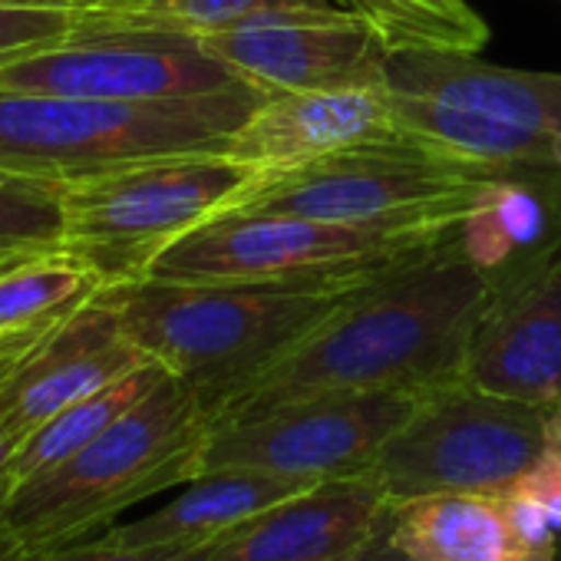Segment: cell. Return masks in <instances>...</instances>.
I'll use <instances>...</instances> for the list:
<instances>
[{"label":"cell","mask_w":561,"mask_h":561,"mask_svg":"<svg viewBox=\"0 0 561 561\" xmlns=\"http://www.w3.org/2000/svg\"><path fill=\"white\" fill-rule=\"evenodd\" d=\"M489 301L492 285L449 238L423 261L360 288L215 423L324 393L403 390L423 397L456 383Z\"/></svg>","instance_id":"cell-1"},{"label":"cell","mask_w":561,"mask_h":561,"mask_svg":"<svg viewBox=\"0 0 561 561\" xmlns=\"http://www.w3.org/2000/svg\"><path fill=\"white\" fill-rule=\"evenodd\" d=\"M357 291L179 285L139 277L106 285L96 298L119 314L136 347L195 393L211 426L267 367L298 347Z\"/></svg>","instance_id":"cell-2"},{"label":"cell","mask_w":561,"mask_h":561,"mask_svg":"<svg viewBox=\"0 0 561 561\" xmlns=\"http://www.w3.org/2000/svg\"><path fill=\"white\" fill-rule=\"evenodd\" d=\"M459 221H324L225 208L172 241L146 277L179 285L357 291L443 248Z\"/></svg>","instance_id":"cell-3"},{"label":"cell","mask_w":561,"mask_h":561,"mask_svg":"<svg viewBox=\"0 0 561 561\" xmlns=\"http://www.w3.org/2000/svg\"><path fill=\"white\" fill-rule=\"evenodd\" d=\"M271 100L241 87L179 100H77L0 90V169L77 182L119 165L225 152L234 133Z\"/></svg>","instance_id":"cell-4"},{"label":"cell","mask_w":561,"mask_h":561,"mask_svg":"<svg viewBox=\"0 0 561 561\" xmlns=\"http://www.w3.org/2000/svg\"><path fill=\"white\" fill-rule=\"evenodd\" d=\"M205 433L195 393L169 374L77 456L14 485L8 518L27 554L90 541L129 505L192 482Z\"/></svg>","instance_id":"cell-5"},{"label":"cell","mask_w":561,"mask_h":561,"mask_svg":"<svg viewBox=\"0 0 561 561\" xmlns=\"http://www.w3.org/2000/svg\"><path fill=\"white\" fill-rule=\"evenodd\" d=\"M502 172L508 169L443 142L403 136L351 146L295 169H264L228 208L360 225L462 221Z\"/></svg>","instance_id":"cell-6"},{"label":"cell","mask_w":561,"mask_h":561,"mask_svg":"<svg viewBox=\"0 0 561 561\" xmlns=\"http://www.w3.org/2000/svg\"><path fill=\"white\" fill-rule=\"evenodd\" d=\"M261 165L225 152H188L60 182L64 241L106 285L139 280L182 234L228 208Z\"/></svg>","instance_id":"cell-7"},{"label":"cell","mask_w":561,"mask_h":561,"mask_svg":"<svg viewBox=\"0 0 561 561\" xmlns=\"http://www.w3.org/2000/svg\"><path fill=\"white\" fill-rule=\"evenodd\" d=\"M561 413L485 393L466 380L420 397L383 443L367 479L387 502L423 495H502L551 443Z\"/></svg>","instance_id":"cell-8"},{"label":"cell","mask_w":561,"mask_h":561,"mask_svg":"<svg viewBox=\"0 0 561 561\" xmlns=\"http://www.w3.org/2000/svg\"><path fill=\"white\" fill-rule=\"evenodd\" d=\"M254 87L202 47V37L113 24L77 11L50 47L0 67V90L77 100H179Z\"/></svg>","instance_id":"cell-9"},{"label":"cell","mask_w":561,"mask_h":561,"mask_svg":"<svg viewBox=\"0 0 561 561\" xmlns=\"http://www.w3.org/2000/svg\"><path fill=\"white\" fill-rule=\"evenodd\" d=\"M420 393H324L208 426L198 476L254 469L291 479L367 476L383 443L410 420Z\"/></svg>","instance_id":"cell-10"},{"label":"cell","mask_w":561,"mask_h":561,"mask_svg":"<svg viewBox=\"0 0 561 561\" xmlns=\"http://www.w3.org/2000/svg\"><path fill=\"white\" fill-rule=\"evenodd\" d=\"M202 47L271 96L387 83L390 60L377 27L354 8L208 34Z\"/></svg>","instance_id":"cell-11"},{"label":"cell","mask_w":561,"mask_h":561,"mask_svg":"<svg viewBox=\"0 0 561 561\" xmlns=\"http://www.w3.org/2000/svg\"><path fill=\"white\" fill-rule=\"evenodd\" d=\"M462 380L548 413H561V251L492 291Z\"/></svg>","instance_id":"cell-12"},{"label":"cell","mask_w":561,"mask_h":561,"mask_svg":"<svg viewBox=\"0 0 561 561\" xmlns=\"http://www.w3.org/2000/svg\"><path fill=\"white\" fill-rule=\"evenodd\" d=\"M152 357L129 341L119 314L93 298L83 311L31 341L0 377V423L27 439L60 410L123 380Z\"/></svg>","instance_id":"cell-13"},{"label":"cell","mask_w":561,"mask_h":561,"mask_svg":"<svg viewBox=\"0 0 561 561\" xmlns=\"http://www.w3.org/2000/svg\"><path fill=\"white\" fill-rule=\"evenodd\" d=\"M413 136L393 106L390 87L277 93L234 133L228 156L261 169H295L351 146ZM423 139V136H420Z\"/></svg>","instance_id":"cell-14"},{"label":"cell","mask_w":561,"mask_h":561,"mask_svg":"<svg viewBox=\"0 0 561 561\" xmlns=\"http://www.w3.org/2000/svg\"><path fill=\"white\" fill-rule=\"evenodd\" d=\"M387 495L367 479H328L218 538L205 561H357Z\"/></svg>","instance_id":"cell-15"},{"label":"cell","mask_w":561,"mask_h":561,"mask_svg":"<svg viewBox=\"0 0 561 561\" xmlns=\"http://www.w3.org/2000/svg\"><path fill=\"white\" fill-rule=\"evenodd\" d=\"M456 251L492 291L561 251V175L545 169L502 172L453 228Z\"/></svg>","instance_id":"cell-16"},{"label":"cell","mask_w":561,"mask_h":561,"mask_svg":"<svg viewBox=\"0 0 561 561\" xmlns=\"http://www.w3.org/2000/svg\"><path fill=\"white\" fill-rule=\"evenodd\" d=\"M387 87L528 129H561V73L482 64L476 54H390Z\"/></svg>","instance_id":"cell-17"},{"label":"cell","mask_w":561,"mask_h":561,"mask_svg":"<svg viewBox=\"0 0 561 561\" xmlns=\"http://www.w3.org/2000/svg\"><path fill=\"white\" fill-rule=\"evenodd\" d=\"M321 482L314 479H291L274 472H254V469H221L205 472L185 482V492H179L169 505L159 512L110 525L96 535L103 545L119 548H156V545H179V541H208L218 538L248 518L274 508L291 495H301Z\"/></svg>","instance_id":"cell-18"},{"label":"cell","mask_w":561,"mask_h":561,"mask_svg":"<svg viewBox=\"0 0 561 561\" xmlns=\"http://www.w3.org/2000/svg\"><path fill=\"white\" fill-rule=\"evenodd\" d=\"M387 528L416 561H548L512 525L499 495H423L387 502Z\"/></svg>","instance_id":"cell-19"},{"label":"cell","mask_w":561,"mask_h":561,"mask_svg":"<svg viewBox=\"0 0 561 561\" xmlns=\"http://www.w3.org/2000/svg\"><path fill=\"white\" fill-rule=\"evenodd\" d=\"M106 280L80 254L47 248L0 264V341H34L83 311Z\"/></svg>","instance_id":"cell-20"},{"label":"cell","mask_w":561,"mask_h":561,"mask_svg":"<svg viewBox=\"0 0 561 561\" xmlns=\"http://www.w3.org/2000/svg\"><path fill=\"white\" fill-rule=\"evenodd\" d=\"M169 377V370L156 360L142 364L139 370L126 374L123 380L77 400L73 407L60 410L57 416H50L44 426H37L14 453L11 459V476L14 485L31 482L44 472H50L54 466L67 462L70 456H77L87 443H93L110 423H116L126 410H133L142 397H149L162 380Z\"/></svg>","instance_id":"cell-21"},{"label":"cell","mask_w":561,"mask_h":561,"mask_svg":"<svg viewBox=\"0 0 561 561\" xmlns=\"http://www.w3.org/2000/svg\"><path fill=\"white\" fill-rule=\"evenodd\" d=\"M334 8L351 4L347 0H96V4L80 11L126 27L208 37Z\"/></svg>","instance_id":"cell-22"},{"label":"cell","mask_w":561,"mask_h":561,"mask_svg":"<svg viewBox=\"0 0 561 561\" xmlns=\"http://www.w3.org/2000/svg\"><path fill=\"white\" fill-rule=\"evenodd\" d=\"M390 54H479L489 41L485 21L466 0H351Z\"/></svg>","instance_id":"cell-23"},{"label":"cell","mask_w":561,"mask_h":561,"mask_svg":"<svg viewBox=\"0 0 561 561\" xmlns=\"http://www.w3.org/2000/svg\"><path fill=\"white\" fill-rule=\"evenodd\" d=\"M64 205L60 182L0 169V264L60 248Z\"/></svg>","instance_id":"cell-24"},{"label":"cell","mask_w":561,"mask_h":561,"mask_svg":"<svg viewBox=\"0 0 561 561\" xmlns=\"http://www.w3.org/2000/svg\"><path fill=\"white\" fill-rule=\"evenodd\" d=\"M502 505L518 528V535L548 561H558L561 551V423L535 459V466L512 482L502 495Z\"/></svg>","instance_id":"cell-25"},{"label":"cell","mask_w":561,"mask_h":561,"mask_svg":"<svg viewBox=\"0 0 561 561\" xmlns=\"http://www.w3.org/2000/svg\"><path fill=\"white\" fill-rule=\"evenodd\" d=\"M70 8L34 4V0H8L0 4V67L14 57L34 54L57 44L73 27Z\"/></svg>","instance_id":"cell-26"},{"label":"cell","mask_w":561,"mask_h":561,"mask_svg":"<svg viewBox=\"0 0 561 561\" xmlns=\"http://www.w3.org/2000/svg\"><path fill=\"white\" fill-rule=\"evenodd\" d=\"M218 538H208V541H179V545H156V548H119V545H103V541L90 538V541H80V545H67V548H50V551L27 554L24 561H205L211 554V548L218 545Z\"/></svg>","instance_id":"cell-27"},{"label":"cell","mask_w":561,"mask_h":561,"mask_svg":"<svg viewBox=\"0 0 561 561\" xmlns=\"http://www.w3.org/2000/svg\"><path fill=\"white\" fill-rule=\"evenodd\" d=\"M11 492H14V476L4 472L0 476V561H24L27 548L18 538L11 518H8V505H11Z\"/></svg>","instance_id":"cell-28"},{"label":"cell","mask_w":561,"mask_h":561,"mask_svg":"<svg viewBox=\"0 0 561 561\" xmlns=\"http://www.w3.org/2000/svg\"><path fill=\"white\" fill-rule=\"evenodd\" d=\"M357 561H416V558H410L407 551H400V548L393 545L390 528H387V505H383V512H380V518H377V528H374V535H370V541L364 545V551H360Z\"/></svg>","instance_id":"cell-29"},{"label":"cell","mask_w":561,"mask_h":561,"mask_svg":"<svg viewBox=\"0 0 561 561\" xmlns=\"http://www.w3.org/2000/svg\"><path fill=\"white\" fill-rule=\"evenodd\" d=\"M21 443H24V439H21L11 426L0 423V476L11 472V459H14V453H18Z\"/></svg>","instance_id":"cell-30"},{"label":"cell","mask_w":561,"mask_h":561,"mask_svg":"<svg viewBox=\"0 0 561 561\" xmlns=\"http://www.w3.org/2000/svg\"><path fill=\"white\" fill-rule=\"evenodd\" d=\"M34 341H37V337H34ZM27 344H31V341H21V344H11V347H4V351H0V377L8 374V367L14 364V357H18V354H21V351H24Z\"/></svg>","instance_id":"cell-31"},{"label":"cell","mask_w":561,"mask_h":561,"mask_svg":"<svg viewBox=\"0 0 561 561\" xmlns=\"http://www.w3.org/2000/svg\"><path fill=\"white\" fill-rule=\"evenodd\" d=\"M44 4H50V8H70V11H80V8L96 4V0H44Z\"/></svg>","instance_id":"cell-32"},{"label":"cell","mask_w":561,"mask_h":561,"mask_svg":"<svg viewBox=\"0 0 561 561\" xmlns=\"http://www.w3.org/2000/svg\"><path fill=\"white\" fill-rule=\"evenodd\" d=\"M11 344H21V341H0V351H4V347H11Z\"/></svg>","instance_id":"cell-33"},{"label":"cell","mask_w":561,"mask_h":561,"mask_svg":"<svg viewBox=\"0 0 561 561\" xmlns=\"http://www.w3.org/2000/svg\"><path fill=\"white\" fill-rule=\"evenodd\" d=\"M0 4H8V0H0ZM34 4H44V0H34Z\"/></svg>","instance_id":"cell-34"},{"label":"cell","mask_w":561,"mask_h":561,"mask_svg":"<svg viewBox=\"0 0 561 561\" xmlns=\"http://www.w3.org/2000/svg\"><path fill=\"white\" fill-rule=\"evenodd\" d=\"M347 4H351V0H347Z\"/></svg>","instance_id":"cell-35"}]
</instances>
